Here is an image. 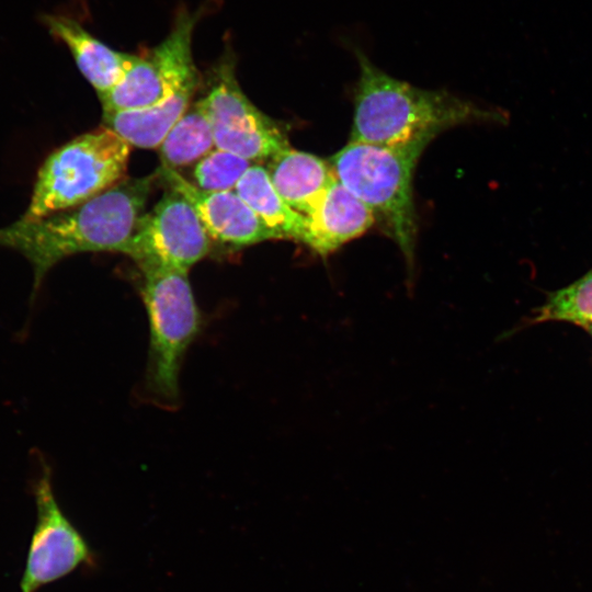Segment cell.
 <instances>
[{
  "label": "cell",
  "instance_id": "cell-8",
  "mask_svg": "<svg viewBox=\"0 0 592 592\" xmlns=\"http://www.w3.org/2000/svg\"><path fill=\"white\" fill-rule=\"evenodd\" d=\"M203 101L212 122L216 148L253 161L272 159L291 147L277 124L241 90L231 55H226L218 65L216 80Z\"/></svg>",
  "mask_w": 592,
  "mask_h": 592
},
{
  "label": "cell",
  "instance_id": "cell-5",
  "mask_svg": "<svg viewBox=\"0 0 592 592\" xmlns=\"http://www.w3.org/2000/svg\"><path fill=\"white\" fill-rule=\"evenodd\" d=\"M130 145L102 126L54 149L39 166L25 220L75 207L125 179Z\"/></svg>",
  "mask_w": 592,
  "mask_h": 592
},
{
  "label": "cell",
  "instance_id": "cell-11",
  "mask_svg": "<svg viewBox=\"0 0 592 592\" xmlns=\"http://www.w3.org/2000/svg\"><path fill=\"white\" fill-rule=\"evenodd\" d=\"M41 23L70 52L78 69L98 95L112 90L138 55L118 52L93 36L79 21L64 13H44Z\"/></svg>",
  "mask_w": 592,
  "mask_h": 592
},
{
  "label": "cell",
  "instance_id": "cell-7",
  "mask_svg": "<svg viewBox=\"0 0 592 592\" xmlns=\"http://www.w3.org/2000/svg\"><path fill=\"white\" fill-rule=\"evenodd\" d=\"M32 480L36 523L20 581L21 592H38L79 568H92L96 556L56 500L52 471L44 458Z\"/></svg>",
  "mask_w": 592,
  "mask_h": 592
},
{
  "label": "cell",
  "instance_id": "cell-18",
  "mask_svg": "<svg viewBox=\"0 0 592 592\" xmlns=\"http://www.w3.org/2000/svg\"><path fill=\"white\" fill-rule=\"evenodd\" d=\"M251 166V161L215 147L195 164L194 185L210 192L235 191Z\"/></svg>",
  "mask_w": 592,
  "mask_h": 592
},
{
  "label": "cell",
  "instance_id": "cell-12",
  "mask_svg": "<svg viewBox=\"0 0 592 592\" xmlns=\"http://www.w3.org/2000/svg\"><path fill=\"white\" fill-rule=\"evenodd\" d=\"M306 218L309 231L306 244L321 255L361 236L375 221L369 208L337 178Z\"/></svg>",
  "mask_w": 592,
  "mask_h": 592
},
{
  "label": "cell",
  "instance_id": "cell-9",
  "mask_svg": "<svg viewBox=\"0 0 592 592\" xmlns=\"http://www.w3.org/2000/svg\"><path fill=\"white\" fill-rule=\"evenodd\" d=\"M210 250V237L191 203L174 190L137 220L121 252L138 266L170 265L190 270Z\"/></svg>",
  "mask_w": 592,
  "mask_h": 592
},
{
  "label": "cell",
  "instance_id": "cell-10",
  "mask_svg": "<svg viewBox=\"0 0 592 592\" xmlns=\"http://www.w3.org/2000/svg\"><path fill=\"white\" fill-rule=\"evenodd\" d=\"M171 187L195 209L212 239L235 247L280 239L236 191H204L185 180L175 169L161 164L157 170Z\"/></svg>",
  "mask_w": 592,
  "mask_h": 592
},
{
  "label": "cell",
  "instance_id": "cell-16",
  "mask_svg": "<svg viewBox=\"0 0 592 592\" xmlns=\"http://www.w3.org/2000/svg\"><path fill=\"white\" fill-rule=\"evenodd\" d=\"M214 148L212 122L201 99L189 106L160 144L161 164L172 169L189 166Z\"/></svg>",
  "mask_w": 592,
  "mask_h": 592
},
{
  "label": "cell",
  "instance_id": "cell-2",
  "mask_svg": "<svg viewBox=\"0 0 592 592\" xmlns=\"http://www.w3.org/2000/svg\"><path fill=\"white\" fill-rule=\"evenodd\" d=\"M355 54L360 78L350 141L385 146L429 144L447 128L503 118L449 92L424 90L398 80L377 68L361 50Z\"/></svg>",
  "mask_w": 592,
  "mask_h": 592
},
{
  "label": "cell",
  "instance_id": "cell-14",
  "mask_svg": "<svg viewBox=\"0 0 592 592\" xmlns=\"http://www.w3.org/2000/svg\"><path fill=\"white\" fill-rule=\"evenodd\" d=\"M266 170L280 196L305 216L335 180L325 160L291 147L270 159Z\"/></svg>",
  "mask_w": 592,
  "mask_h": 592
},
{
  "label": "cell",
  "instance_id": "cell-6",
  "mask_svg": "<svg viewBox=\"0 0 592 592\" xmlns=\"http://www.w3.org/2000/svg\"><path fill=\"white\" fill-rule=\"evenodd\" d=\"M203 13V9L179 8L166 38L145 55H138L124 78L99 95L103 112L153 105L183 84L200 79L192 55V36Z\"/></svg>",
  "mask_w": 592,
  "mask_h": 592
},
{
  "label": "cell",
  "instance_id": "cell-1",
  "mask_svg": "<svg viewBox=\"0 0 592 592\" xmlns=\"http://www.w3.org/2000/svg\"><path fill=\"white\" fill-rule=\"evenodd\" d=\"M158 173L125 178L75 207L35 220L20 218L0 228V247L20 252L32 264L33 295L47 272L82 252L114 251L132 236Z\"/></svg>",
  "mask_w": 592,
  "mask_h": 592
},
{
  "label": "cell",
  "instance_id": "cell-3",
  "mask_svg": "<svg viewBox=\"0 0 592 592\" xmlns=\"http://www.w3.org/2000/svg\"><path fill=\"white\" fill-rule=\"evenodd\" d=\"M425 143L385 146L349 141L331 158L334 177L373 213L413 269L418 231L414 169Z\"/></svg>",
  "mask_w": 592,
  "mask_h": 592
},
{
  "label": "cell",
  "instance_id": "cell-17",
  "mask_svg": "<svg viewBox=\"0 0 592 592\" xmlns=\"http://www.w3.org/2000/svg\"><path fill=\"white\" fill-rule=\"evenodd\" d=\"M534 320H562L582 327L592 323V270L571 285L551 293Z\"/></svg>",
  "mask_w": 592,
  "mask_h": 592
},
{
  "label": "cell",
  "instance_id": "cell-19",
  "mask_svg": "<svg viewBox=\"0 0 592 592\" xmlns=\"http://www.w3.org/2000/svg\"><path fill=\"white\" fill-rule=\"evenodd\" d=\"M587 330L590 331V333L592 334V323L584 327Z\"/></svg>",
  "mask_w": 592,
  "mask_h": 592
},
{
  "label": "cell",
  "instance_id": "cell-4",
  "mask_svg": "<svg viewBox=\"0 0 592 592\" xmlns=\"http://www.w3.org/2000/svg\"><path fill=\"white\" fill-rule=\"evenodd\" d=\"M140 295L149 325L145 390L160 406H177L186 351L203 328L189 270L170 265L139 266Z\"/></svg>",
  "mask_w": 592,
  "mask_h": 592
},
{
  "label": "cell",
  "instance_id": "cell-13",
  "mask_svg": "<svg viewBox=\"0 0 592 592\" xmlns=\"http://www.w3.org/2000/svg\"><path fill=\"white\" fill-rule=\"evenodd\" d=\"M198 82L200 79L192 80L167 99L147 107L103 112V126L130 146L159 148L169 130L191 105Z\"/></svg>",
  "mask_w": 592,
  "mask_h": 592
},
{
  "label": "cell",
  "instance_id": "cell-15",
  "mask_svg": "<svg viewBox=\"0 0 592 592\" xmlns=\"http://www.w3.org/2000/svg\"><path fill=\"white\" fill-rule=\"evenodd\" d=\"M235 191L280 239H294L306 244L309 234L306 216L280 196L265 168L252 164Z\"/></svg>",
  "mask_w": 592,
  "mask_h": 592
}]
</instances>
